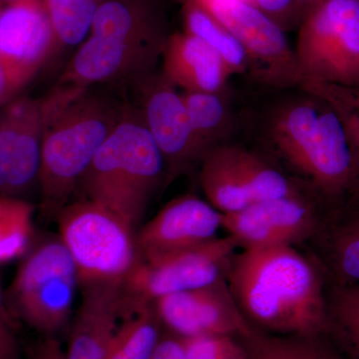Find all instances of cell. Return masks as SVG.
<instances>
[{
    "label": "cell",
    "instance_id": "7",
    "mask_svg": "<svg viewBox=\"0 0 359 359\" xmlns=\"http://www.w3.org/2000/svg\"><path fill=\"white\" fill-rule=\"evenodd\" d=\"M77 271L59 236L40 241L27 252L8 294L13 313L46 335L67 327L73 313Z\"/></svg>",
    "mask_w": 359,
    "mask_h": 359
},
{
    "label": "cell",
    "instance_id": "11",
    "mask_svg": "<svg viewBox=\"0 0 359 359\" xmlns=\"http://www.w3.org/2000/svg\"><path fill=\"white\" fill-rule=\"evenodd\" d=\"M56 42L44 0H0V63L11 96L36 75Z\"/></svg>",
    "mask_w": 359,
    "mask_h": 359
},
{
    "label": "cell",
    "instance_id": "30",
    "mask_svg": "<svg viewBox=\"0 0 359 359\" xmlns=\"http://www.w3.org/2000/svg\"><path fill=\"white\" fill-rule=\"evenodd\" d=\"M252 4L261 9L278 23L283 29L287 30L294 25H301L302 18L297 6V0H250Z\"/></svg>",
    "mask_w": 359,
    "mask_h": 359
},
{
    "label": "cell",
    "instance_id": "29",
    "mask_svg": "<svg viewBox=\"0 0 359 359\" xmlns=\"http://www.w3.org/2000/svg\"><path fill=\"white\" fill-rule=\"evenodd\" d=\"M335 257L341 275L359 283V224H349L335 243Z\"/></svg>",
    "mask_w": 359,
    "mask_h": 359
},
{
    "label": "cell",
    "instance_id": "17",
    "mask_svg": "<svg viewBox=\"0 0 359 359\" xmlns=\"http://www.w3.org/2000/svg\"><path fill=\"white\" fill-rule=\"evenodd\" d=\"M80 290L81 302L71 323L65 359H107L126 304L123 285H92Z\"/></svg>",
    "mask_w": 359,
    "mask_h": 359
},
{
    "label": "cell",
    "instance_id": "31",
    "mask_svg": "<svg viewBox=\"0 0 359 359\" xmlns=\"http://www.w3.org/2000/svg\"><path fill=\"white\" fill-rule=\"evenodd\" d=\"M327 102L332 104L335 110L339 112L340 118H341L342 122H344V127H346L347 136H348L349 141H351V146H353L354 153H355L356 158H358L359 162L358 111L349 107V106L340 101L339 99L335 98V97L328 100Z\"/></svg>",
    "mask_w": 359,
    "mask_h": 359
},
{
    "label": "cell",
    "instance_id": "9",
    "mask_svg": "<svg viewBox=\"0 0 359 359\" xmlns=\"http://www.w3.org/2000/svg\"><path fill=\"white\" fill-rule=\"evenodd\" d=\"M237 243L231 237L141 259L123 285L130 302L152 304L164 295L200 289L223 280Z\"/></svg>",
    "mask_w": 359,
    "mask_h": 359
},
{
    "label": "cell",
    "instance_id": "28",
    "mask_svg": "<svg viewBox=\"0 0 359 359\" xmlns=\"http://www.w3.org/2000/svg\"><path fill=\"white\" fill-rule=\"evenodd\" d=\"M334 311L342 332L359 358V283L337 292Z\"/></svg>",
    "mask_w": 359,
    "mask_h": 359
},
{
    "label": "cell",
    "instance_id": "12",
    "mask_svg": "<svg viewBox=\"0 0 359 359\" xmlns=\"http://www.w3.org/2000/svg\"><path fill=\"white\" fill-rule=\"evenodd\" d=\"M141 87L139 112L159 148L166 167V180L176 178L204 158L194 136L182 94L164 75L137 79Z\"/></svg>",
    "mask_w": 359,
    "mask_h": 359
},
{
    "label": "cell",
    "instance_id": "15",
    "mask_svg": "<svg viewBox=\"0 0 359 359\" xmlns=\"http://www.w3.org/2000/svg\"><path fill=\"white\" fill-rule=\"evenodd\" d=\"M222 212L197 196L176 198L137 231L141 259L188 249L217 238Z\"/></svg>",
    "mask_w": 359,
    "mask_h": 359
},
{
    "label": "cell",
    "instance_id": "5",
    "mask_svg": "<svg viewBox=\"0 0 359 359\" xmlns=\"http://www.w3.org/2000/svg\"><path fill=\"white\" fill-rule=\"evenodd\" d=\"M55 222L80 289L123 285L140 263L136 228L103 205L84 199L70 202Z\"/></svg>",
    "mask_w": 359,
    "mask_h": 359
},
{
    "label": "cell",
    "instance_id": "4",
    "mask_svg": "<svg viewBox=\"0 0 359 359\" xmlns=\"http://www.w3.org/2000/svg\"><path fill=\"white\" fill-rule=\"evenodd\" d=\"M283 106L271 120L269 137L290 164L327 196L355 183L359 162L334 106L314 97Z\"/></svg>",
    "mask_w": 359,
    "mask_h": 359
},
{
    "label": "cell",
    "instance_id": "39",
    "mask_svg": "<svg viewBox=\"0 0 359 359\" xmlns=\"http://www.w3.org/2000/svg\"><path fill=\"white\" fill-rule=\"evenodd\" d=\"M353 224H359V210L358 212V215H356L355 219H354V221L353 222Z\"/></svg>",
    "mask_w": 359,
    "mask_h": 359
},
{
    "label": "cell",
    "instance_id": "36",
    "mask_svg": "<svg viewBox=\"0 0 359 359\" xmlns=\"http://www.w3.org/2000/svg\"><path fill=\"white\" fill-rule=\"evenodd\" d=\"M0 359H20L16 337L0 339Z\"/></svg>",
    "mask_w": 359,
    "mask_h": 359
},
{
    "label": "cell",
    "instance_id": "1",
    "mask_svg": "<svg viewBox=\"0 0 359 359\" xmlns=\"http://www.w3.org/2000/svg\"><path fill=\"white\" fill-rule=\"evenodd\" d=\"M248 321L290 337H313L327 320L320 273L294 245L243 249L226 273Z\"/></svg>",
    "mask_w": 359,
    "mask_h": 359
},
{
    "label": "cell",
    "instance_id": "40",
    "mask_svg": "<svg viewBox=\"0 0 359 359\" xmlns=\"http://www.w3.org/2000/svg\"><path fill=\"white\" fill-rule=\"evenodd\" d=\"M243 1H247V2H250V4H252V1H250V0H243Z\"/></svg>",
    "mask_w": 359,
    "mask_h": 359
},
{
    "label": "cell",
    "instance_id": "13",
    "mask_svg": "<svg viewBox=\"0 0 359 359\" xmlns=\"http://www.w3.org/2000/svg\"><path fill=\"white\" fill-rule=\"evenodd\" d=\"M160 323L179 337L240 335L254 328L231 295L226 278L208 287L161 297L152 302Z\"/></svg>",
    "mask_w": 359,
    "mask_h": 359
},
{
    "label": "cell",
    "instance_id": "10",
    "mask_svg": "<svg viewBox=\"0 0 359 359\" xmlns=\"http://www.w3.org/2000/svg\"><path fill=\"white\" fill-rule=\"evenodd\" d=\"M44 127L43 100L25 97L0 109V198L26 200L39 188Z\"/></svg>",
    "mask_w": 359,
    "mask_h": 359
},
{
    "label": "cell",
    "instance_id": "32",
    "mask_svg": "<svg viewBox=\"0 0 359 359\" xmlns=\"http://www.w3.org/2000/svg\"><path fill=\"white\" fill-rule=\"evenodd\" d=\"M152 359H186L181 340L179 337L161 339Z\"/></svg>",
    "mask_w": 359,
    "mask_h": 359
},
{
    "label": "cell",
    "instance_id": "21",
    "mask_svg": "<svg viewBox=\"0 0 359 359\" xmlns=\"http://www.w3.org/2000/svg\"><path fill=\"white\" fill-rule=\"evenodd\" d=\"M160 340V321L152 304L127 299L107 359H152Z\"/></svg>",
    "mask_w": 359,
    "mask_h": 359
},
{
    "label": "cell",
    "instance_id": "14",
    "mask_svg": "<svg viewBox=\"0 0 359 359\" xmlns=\"http://www.w3.org/2000/svg\"><path fill=\"white\" fill-rule=\"evenodd\" d=\"M316 224L313 210L299 194L222 214V229L243 249L294 245L309 237Z\"/></svg>",
    "mask_w": 359,
    "mask_h": 359
},
{
    "label": "cell",
    "instance_id": "37",
    "mask_svg": "<svg viewBox=\"0 0 359 359\" xmlns=\"http://www.w3.org/2000/svg\"><path fill=\"white\" fill-rule=\"evenodd\" d=\"M11 100H13V96L9 92L6 74H4V68L0 63V109Z\"/></svg>",
    "mask_w": 359,
    "mask_h": 359
},
{
    "label": "cell",
    "instance_id": "20",
    "mask_svg": "<svg viewBox=\"0 0 359 359\" xmlns=\"http://www.w3.org/2000/svg\"><path fill=\"white\" fill-rule=\"evenodd\" d=\"M92 36L164 51L168 36L149 0H106L97 6Z\"/></svg>",
    "mask_w": 359,
    "mask_h": 359
},
{
    "label": "cell",
    "instance_id": "18",
    "mask_svg": "<svg viewBox=\"0 0 359 359\" xmlns=\"http://www.w3.org/2000/svg\"><path fill=\"white\" fill-rule=\"evenodd\" d=\"M200 184L208 202L222 214L252 204L250 151L226 144L212 149L201 161Z\"/></svg>",
    "mask_w": 359,
    "mask_h": 359
},
{
    "label": "cell",
    "instance_id": "34",
    "mask_svg": "<svg viewBox=\"0 0 359 359\" xmlns=\"http://www.w3.org/2000/svg\"><path fill=\"white\" fill-rule=\"evenodd\" d=\"M16 337L14 334L13 323L7 316L6 306H4V294L0 287V339Z\"/></svg>",
    "mask_w": 359,
    "mask_h": 359
},
{
    "label": "cell",
    "instance_id": "35",
    "mask_svg": "<svg viewBox=\"0 0 359 359\" xmlns=\"http://www.w3.org/2000/svg\"><path fill=\"white\" fill-rule=\"evenodd\" d=\"M335 97L359 112V86L353 89L335 88Z\"/></svg>",
    "mask_w": 359,
    "mask_h": 359
},
{
    "label": "cell",
    "instance_id": "2",
    "mask_svg": "<svg viewBox=\"0 0 359 359\" xmlns=\"http://www.w3.org/2000/svg\"><path fill=\"white\" fill-rule=\"evenodd\" d=\"M43 104L39 209L42 218L51 222L69 204L80 179L128 107L103 92L60 86Z\"/></svg>",
    "mask_w": 359,
    "mask_h": 359
},
{
    "label": "cell",
    "instance_id": "26",
    "mask_svg": "<svg viewBox=\"0 0 359 359\" xmlns=\"http://www.w3.org/2000/svg\"><path fill=\"white\" fill-rule=\"evenodd\" d=\"M33 210L28 201L0 198V263L21 256L27 250Z\"/></svg>",
    "mask_w": 359,
    "mask_h": 359
},
{
    "label": "cell",
    "instance_id": "25",
    "mask_svg": "<svg viewBox=\"0 0 359 359\" xmlns=\"http://www.w3.org/2000/svg\"><path fill=\"white\" fill-rule=\"evenodd\" d=\"M56 39L62 44L83 43L91 32L95 0H44Z\"/></svg>",
    "mask_w": 359,
    "mask_h": 359
},
{
    "label": "cell",
    "instance_id": "19",
    "mask_svg": "<svg viewBox=\"0 0 359 359\" xmlns=\"http://www.w3.org/2000/svg\"><path fill=\"white\" fill-rule=\"evenodd\" d=\"M162 61V74L186 92H224L231 76L219 54L188 32L168 37Z\"/></svg>",
    "mask_w": 359,
    "mask_h": 359
},
{
    "label": "cell",
    "instance_id": "33",
    "mask_svg": "<svg viewBox=\"0 0 359 359\" xmlns=\"http://www.w3.org/2000/svg\"><path fill=\"white\" fill-rule=\"evenodd\" d=\"M34 359H65V353L61 351L58 342L50 339L39 347Z\"/></svg>",
    "mask_w": 359,
    "mask_h": 359
},
{
    "label": "cell",
    "instance_id": "38",
    "mask_svg": "<svg viewBox=\"0 0 359 359\" xmlns=\"http://www.w3.org/2000/svg\"><path fill=\"white\" fill-rule=\"evenodd\" d=\"M320 1L321 0H297V6H299L302 20H304V16L309 13H311L314 7L318 6Z\"/></svg>",
    "mask_w": 359,
    "mask_h": 359
},
{
    "label": "cell",
    "instance_id": "8",
    "mask_svg": "<svg viewBox=\"0 0 359 359\" xmlns=\"http://www.w3.org/2000/svg\"><path fill=\"white\" fill-rule=\"evenodd\" d=\"M211 14L240 41L247 52L250 71L264 83L299 88L313 96L311 82L302 72L294 47L285 30L254 4L243 0H192Z\"/></svg>",
    "mask_w": 359,
    "mask_h": 359
},
{
    "label": "cell",
    "instance_id": "23",
    "mask_svg": "<svg viewBox=\"0 0 359 359\" xmlns=\"http://www.w3.org/2000/svg\"><path fill=\"white\" fill-rule=\"evenodd\" d=\"M187 32L210 45L223 59L231 76L249 72L250 61L243 45L205 9L191 1L186 8Z\"/></svg>",
    "mask_w": 359,
    "mask_h": 359
},
{
    "label": "cell",
    "instance_id": "24",
    "mask_svg": "<svg viewBox=\"0 0 359 359\" xmlns=\"http://www.w3.org/2000/svg\"><path fill=\"white\" fill-rule=\"evenodd\" d=\"M243 339L249 359H337L311 337H278L252 330Z\"/></svg>",
    "mask_w": 359,
    "mask_h": 359
},
{
    "label": "cell",
    "instance_id": "22",
    "mask_svg": "<svg viewBox=\"0 0 359 359\" xmlns=\"http://www.w3.org/2000/svg\"><path fill=\"white\" fill-rule=\"evenodd\" d=\"M182 94L194 136L204 157L222 145L231 130V114L224 92H186Z\"/></svg>",
    "mask_w": 359,
    "mask_h": 359
},
{
    "label": "cell",
    "instance_id": "6",
    "mask_svg": "<svg viewBox=\"0 0 359 359\" xmlns=\"http://www.w3.org/2000/svg\"><path fill=\"white\" fill-rule=\"evenodd\" d=\"M294 52L314 97L358 87L359 0H321L302 20Z\"/></svg>",
    "mask_w": 359,
    "mask_h": 359
},
{
    "label": "cell",
    "instance_id": "27",
    "mask_svg": "<svg viewBox=\"0 0 359 359\" xmlns=\"http://www.w3.org/2000/svg\"><path fill=\"white\" fill-rule=\"evenodd\" d=\"M186 359H249L244 344L233 335H199L179 337Z\"/></svg>",
    "mask_w": 359,
    "mask_h": 359
},
{
    "label": "cell",
    "instance_id": "16",
    "mask_svg": "<svg viewBox=\"0 0 359 359\" xmlns=\"http://www.w3.org/2000/svg\"><path fill=\"white\" fill-rule=\"evenodd\" d=\"M163 52L90 36L71 59L58 86L88 89L95 84L151 74Z\"/></svg>",
    "mask_w": 359,
    "mask_h": 359
},
{
    "label": "cell",
    "instance_id": "41",
    "mask_svg": "<svg viewBox=\"0 0 359 359\" xmlns=\"http://www.w3.org/2000/svg\"><path fill=\"white\" fill-rule=\"evenodd\" d=\"M2 1H6V2H8V1H13V0H2Z\"/></svg>",
    "mask_w": 359,
    "mask_h": 359
},
{
    "label": "cell",
    "instance_id": "3",
    "mask_svg": "<svg viewBox=\"0 0 359 359\" xmlns=\"http://www.w3.org/2000/svg\"><path fill=\"white\" fill-rule=\"evenodd\" d=\"M166 167L139 110L127 108L88 169L75 193L107 208L138 226Z\"/></svg>",
    "mask_w": 359,
    "mask_h": 359
}]
</instances>
